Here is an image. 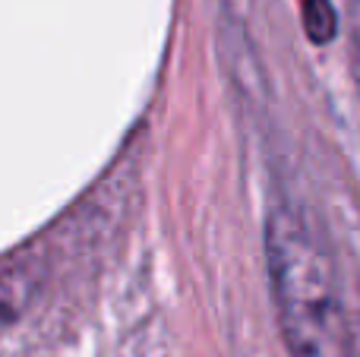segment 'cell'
<instances>
[{
	"label": "cell",
	"instance_id": "obj_1",
	"mask_svg": "<svg viewBox=\"0 0 360 357\" xmlns=\"http://www.w3.org/2000/svg\"><path fill=\"white\" fill-rule=\"evenodd\" d=\"M266 263L281 339L291 357H354L335 269L313 228L291 206L266 221Z\"/></svg>",
	"mask_w": 360,
	"mask_h": 357
},
{
	"label": "cell",
	"instance_id": "obj_2",
	"mask_svg": "<svg viewBox=\"0 0 360 357\" xmlns=\"http://www.w3.org/2000/svg\"><path fill=\"white\" fill-rule=\"evenodd\" d=\"M32 301V278L19 263H0V332L25 313Z\"/></svg>",
	"mask_w": 360,
	"mask_h": 357
},
{
	"label": "cell",
	"instance_id": "obj_3",
	"mask_svg": "<svg viewBox=\"0 0 360 357\" xmlns=\"http://www.w3.org/2000/svg\"><path fill=\"white\" fill-rule=\"evenodd\" d=\"M354 357H360V335L354 339Z\"/></svg>",
	"mask_w": 360,
	"mask_h": 357
}]
</instances>
